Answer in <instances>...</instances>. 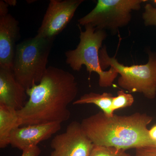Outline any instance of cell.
<instances>
[{
  "label": "cell",
  "mask_w": 156,
  "mask_h": 156,
  "mask_svg": "<svg viewBox=\"0 0 156 156\" xmlns=\"http://www.w3.org/2000/svg\"><path fill=\"white\" fill-rule=\"evenodd\" d=\"M149 135L152 140L156 142V124L152 127L148 131Z\"/></svg>",
  "instance_id": "20"
},
{
  "label": "cell",
  "mask_w": 156,
  "mask_h": 156,
  "mask_svg": "<svg viewBox=\"0 0 156 156\" xmlns=\"http://www.w3.org/2000/svg\"><path fill=\"white\" fill-rule=\"evenodd\" d=\"M125 151L115 147L94 145L89 156H131Z\"/></svg>",
  "instance_id": "15"
},
{
  "label": "cell",
  "mask_w": 156,
  "mask_h": 156,
  "mask_svg": "<svg viewBox=\"0 0 156 156\" xmlns=\"http://www.w3.org/2000/svg\"><path fill=\"white\" fill-rule=\"evenodd\" d=\"M142 18L146 26H156V8L150 4H147L144 7Z\"/></svg>",
  "instance_id": "16"
},
{
  "label": "cell",
  "mask_w": 156,
  "mask_h": 156,
  "mask_svg": "<svg viewBox=\"0 0 156 156\" xmlns=\"http://www.w3.org/2000/svg\"><path fill=\"white\" fill-rule=\"evenodd\" d=\"M114 96L111 93L104 92L100 94L94 92L85 94L79 99L75 101L73 105L92 104L98 107L104 113L108 116H112L114 113L112 111L111 106Z\"/></svg>",
  "instance_id": "13"
},
{
  "label": "cell",
  "mask_w": 156,
  "mask_h": 156,
  "mask_svg": "<svg viewBox=\"0 0 156 156\" xmlns=\"http://www.w3.org/2000/svg\"><path fill=\"white\" fill-rule=\"evenodd\" d=\"M135 156H156V146H146L136 149Z\"/></svg>",
  "instance_id": "17"
},
{
  "label": "cell",
  "mask_w": 156,
  "mask_h": 156,
  "mask_svg": "<svg viewBox=\"0 0 156 156\" xmlns=\"http://www.w3.org/2000/svg\"><path fill=\"white\" fill-rule=\"evenodd\" d=\"M20 127L17 111L0 105V148H5L10 144L12 131Z\"/></svg>",
  "instance_id": "12"
},
{
  "label": "cell",
  "mask_w": 156,
  "mask_h": 156,
  "mask_svg": "<svg viewBox=\"0 0 156 156\" xmlns=\"http://www.w3.org/2000/svg\"><path fill=\"white\" fill-rule=\"evenodd\" d=\"M50 156H89L94 145L84 133L80 123L73 121L63 133L54 136L50 143Z\"/></svg>",
  "instance_id": "8"
},
{
  "label": "cell",
  "mask_w": 156,
  "mask_h": 156,
  "mask_svg": "<svg viewBox=\"0 0 156 156\" xmlns=\"http://www.w3.org/2000/svg\"><path fill=\"white\" fill-rule=\"evenodd\" d=\"M154 2L155 3V4H156V0H154Z\"/></svg>",
  "instance_id": "22"
},
{
  "label": "cell",
  "mask_w": 156,
  "mask_h": 156,
  "mask_svg": "<svg viewBox=\"0 0 156 156\" xmlns=\"http://www.w3.org/2000/svg\"><path fill=\"white\" fill-rule=\"evenodd\" d=\"M85 27L84 31L80 29V41L77 48L66 52V63L77 71L85 66L89 74L93 72L98 74L100 87H111L119 74L112 67L106 71L104 70L99 60V51L106 38V33L105 30L96 29L90 24Z\"/></svg>",
  "instance_id": "4"
},
{
  "label": "cell",
  "mask_w": 156,
  "mask_h": 156,
  "mask_svg": "<svg viewBox=\"0 0 156 156\" xmlns=\"http://www.w3.org/2000/svg\"><path fill=\"white\" fill-rule=\"evenodd\" d=\"M61 123H50L19 127L11 133L10 144L20 150L48 140L61 128Z\"/></svg>",
  "instance_id": "9"
},
{
  "label": "cell",
  "mask_w": 156,
  "mask_h": 156,
  "mask_svg": "<svg viewBox=\"0 0 156 156\" xmlns=\"http://www.w3.org/2000/svg\"><path fill=\"white\" fill-rule=\"evenodd\" d=\"M78 92L72 74L49 66L41 82L27 90L29 98L17 111L20 127L66 122L71 115L68 107L75 101Z\"/></svg>",
  "instance_id": "1"
},
{
  "label": "cell",
  "mask_w": 156,
  "mask_h": 156,
  "mask_svg": "<svg viewBox=\"0 0 156 156\" xmlns=\"http://www.w3.org/2000/svg\"><path fill=\"white\" fill-rule=\"evenodd\" d=\"M27 96L12 70L0 68V105L20 110L25 105Z\"/></svg>",
  "instance_id": "11"
},
{
  "label": "cell",
  "mask_w": 156,
  "mask_h": 156,
  "mask_svg": "<svg viewBox=\"0 0 156 156\" xmlns=\"http://www.w3.org/2000/svg\"><path fill=\"white\" fill-rule=\"evenodd\" d=\"M146 0H98L94 9L78 20L80 25L90 24L96 29L110 30L114 33L128 25L131 13L138 11Z\"/></svg>",
  "instance_id": "6"
},
{
  "label": "cell",
  "mask_w": 156,
  "mask_h": 156,
  "mask_svg": "<svg viewBox=\"0 0 156 156\" xmlns=\"http://www.w3.org/2000/svg\"><path fill=\"white\" fill-rule=\"evenodd\" d=\"M54 40L36 35L17 45L12 71L26 90L44 76Z\"/></svg>",
  "instance_id": "3"
},
{
  "label": "cell",
  "mask_w": 156,
  "mask_h": 156,
  "mask_svg": "<svg viewBox=\"0 0 156 156\" xmlns=\"http://www.w3.org/2000/svg\"><path fill=\"white\" fill-rule=\"evenodd\" d=\"M134 98L130 93H125L122 90H119L117 93V96L114 97L111 106L112 111L119 109L131 106L134 103Z\"/></svg>",
  "instance_id": "14"
},
{
  "label": "cell",
  "mask_w": 156,
  "mask_h": 156,
  "mask_svg": "<svg viewBox=\"0 0 156 156\" xmlns=\"http://www.w3.org/2000/svg\"><path fill=\"white\" fill-rule=\"evenodd\" d=\"M9 5L6 4L5 1H0V17L5 16L9 14Z\"/></svg>",
  "instance_id": "19"
},
{
  "label": "cell",
  "mask_w": 156,
  "mask_h": 156,
  "mask_svg": "<svg viewBox=\"0 0 156 156\" xmlns=\"http://www.w3.org/2000/svg\"><path fill=\"white\" fill-rule=\"evenodd\" d=\"M84 0H51L37 36L50 39L60 33Z\"/></svg>",
  "instance_id": "7"
},
{
  "label": "cell",
  "mask_w": 156,
  "mask_h": 156,
  "mask_svg": "<svg viewBox=\"0 0 156 156\" xmlns=\"http://www.w3.org/2000/svg\"><path fill=\"white\" fill-rule=\"evenodd\" d=\"M18 24L11 14L0 17V68L12 70L20 37Z\"/></svg>",
  "instance_id": "10"
},
{
  "label": "cell",
  "mask_w": 156,
  "mask_h": 156,
  "mask_svg": "<svg viewBox=\"0 0 156 156\" xmlns=\"http://www.w3.org/2000/svg\"><path fill=\"white\" fill-rule=\"evenodd\" d=\"M5 2L9 6H14L16 5L17 4V1L15 0H6Z\"/></svg>",
  "instance_id": "21"
},
{
  "label": "cell",
  "mask_w": 156,
  "mask_h": 156,
  "mask_svg": "<svg viewBox=\"0 0 156 156\" xmlns=\"http://www.w3.org/2000/svg\"><path fill=\"white\" fill-rule=\"evenodd\" d=\"M153 118L136 112L129 115L108 116L102 112L82 120L81 127L94 145L126 150L146 146L156 143L149 135L148 125Z\"/></svg>",
  "instance_id": "2"
},
{
  "label": "cell",
  "mask_w": 156,
  "mask_h": 156,
  "mask_svg": "<svg viewBox=\"0 0 156 156\" xmlns=\"http://www.w3.org/2000/svg\"></svg>",
  "instance_id": "23"
},
{
  "label": "cell",
  "mask_w": 156,
  "mask_h": 156,
  "mask_svg": "<svg viewBox=\"0 0 156 156\" xmlns=\"http://www.w3.org/2000/svg\"><path fill=\"white\" fill-rule=\"evenodd\" d=\"M101 67L105 69L110 67L115 69L120 77L119 86L130 92H139L149 99L156 95V53H148V61L146 64L126 66L120 63L115 56L110 57L104 46L99 53Z\"/></svg>",
  "instance_id": "5"
},
{
  "label": "cell",
  "mask_w": 156,
  "mask_h": 156,
  "mask_svg": "<svg viewBox=\"0 0 156 156\" xmlns=\"http://www.w3.org/2000/svg\"><path fill=\"white\" fill-rule=\"evenodd\" d=\"M22 151L21 156H39L41 152L38 146L30 147Z\"/></svg>",
  "instance_id": "18"
}]
</instances>
